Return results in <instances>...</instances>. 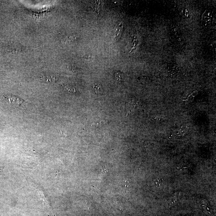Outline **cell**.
<instances>
[{
  "label": "cell",
  "mask_w": 216,
  "mask_h": 216,
  "mask_svg": "<svg viewBox=\"0 0 216 216\" xmlns=\"http://www.w3.org/2000/svg\"><path fill=\"white\" fill-rule=\"evenodd\" d=\"M8 100L10 103L17 107V108H19L20 106L25 102L23 99L12 95H10L8 97Z\"/></svg>",
  "instance_id": "7a4b0ae2"
},
{
  "label": "cell",
  "mask_w": 216,
  "mask_h": 216,
  "mask_svg": "<svg viewBox=\"0 0 216 216\" xmlns=\"http://www.w3.org/2000/svg\"><path fill=\"white\" fill-rule=\"evenodd\" d=\"M100 1H96V4H95V7L94 8V11L95 13H96V14H99V13H100Z\"/></svg>",
  "instance_id": "5b68a950"
},
{
  "label": "cell",
  "mask_w": 216,
  "mask_h": 216,
  "mask_svg": "<svg viewBox=\"0 0 216 216\" xmlns=\"http://www.w3.org/2000/svg\"><path fill=\"white\" fill-rule=\"evenodd\" d=\"M213 16L211 12L206 10L202 14V24L205 26H209L212 23Z\"/></svg>",
  "instance_id": "6da1fadb"
},
{
  "label": "cell",
  "mask_w": 216,
  "mask_h": 216,
  "mask_svg": "<svg viewBox=\"0 0 216 216\" xmlns=\"http://www.w3.org/2000/svg\"><path fill=\"white\" fill-rule=\"evenodd\" d=\"M136 39H135H135L134 40V45L132 46V49H131V51L132 50L134 49H135V46L136 45Z\"/></svg>",
  "instance_id": "8fae6325"
},
{
  "label": "cell",
  "mask_w": 216,
  "mask_h": 216,
  "mask_svg": "<svg viewBox=\"0 0 216 216\" xmlns=\"http://www.w3.org/2000/svg\"><path fill=\"white\" fill-rule=\"evenodd\" d=\"M122 28H123V26L121 23H120L116 29L112 32V36H111V39L112 40H115V39L117 38L118 36L121 33Z\"/></svg>",
  "instance_id": "3957f363"
},
{
  "label": "cell",
  "mask_w": 216,
  "mask_h": 216,
  "mask_svg": "<svg viewBox=\"0 0 216 216\" xmlns=\"http://www.w3.org/2000/svg\"><path fill=\"white\" fill-rule=\"evenodd\" d=\"M107 169H108L106 166H103L102 168L101 169V173L102 174L106 173L108 171Z\"/></svg>",
  "instance_id": "9c48e42d"
},
{
  "label": "cell",
  "mask_w": 216,
  "mask_h": 216,
  "mask_svg": "<svg viewBox=\"0 0 216 216\" xmlns=\"http://www.w3.org/2000/svg\"><path fill=\"white\" fill-rule=\"evenodd\" d=\"M177 194L176 195L173 196L169 201V205H173V204L175 203V202H176L177 201Z\"/></svg>",
  "instance_id": "52a82bcc"
},
{
  "label": "cell",
  "mask_w": 216,
  "mask_h": 216,
  "mask_svg": "<svg viewBox=\"0 0 216 216\" xmlns=\"http://www.w3.org/2000/svg\"><path fill=\"white\" fill-rule=\"evenodd\" d=\"M115 77H116V80L117 81H121L122 79H123L121 73H118L117 72L115 75Z\"/></svg>",
  "instance_id": "ba28073f"
},
{
  "label": "cell",
  "mask_w": 216,
  "mask_h": 216,
  "mask_svg": "<svg viewBox=\"0 0 216 216\" xmlns=\"http://www.w3.org/2000/svg\"><path fill=\"white\" fill-rule=\"evenodd\" d=\"M169 71L172 73H175L179 71V68L176 65H171L169 67Z\"/></svg>",
  "instance_id": "8992f818"
},
{
  "label": "cell",
  "mask_w": 216,
  "mask_h": 216,
  "mask_svg": "<svg viewBox=\"0 0 216 216\" xmlns=\"http://www.w3.org/2000/svg\"><path fill=\"white\" fill-rule=\"evenodd\" d=\"M1 171H2V169H1V168H0V173H1Z\"/></svg>",
  "instance_id": "7c38bea8"
},
{
  "label": "cell",
  "mask_w": 216,
  "mask_h": 216,
  "mask_svg": "<svg viewBox=\"0 0 216 216\" xmlns=\"http://www.w3.org/2000/svg\"><path fill=\"white\" fill-rule=\"evenodd\" d=\"M92 88L94 91L95 93L96 94H100L102 93L103 92V87L101 84L96 83L92 86Z\"/></svg>",
  "instance_id": "277c9868"
},
{
  "label": "cell",
  "mask_w": 216,
  "mask_h": 216,
  "mask_svg": "<svg viewBox=\"0 0 216 216\" xmlns=\"http://www.w3.org/2000/svg\"><path fill=\"white\" fill-rule=\"evenodd\" d=\"M104 124V123L103 122H99L98 123L93 124L92 126L95 125V127H100V126H102L103 124Z\"/></svg>",
  "instance_id": "30bf717a"
}]
</instances>
